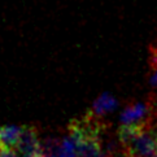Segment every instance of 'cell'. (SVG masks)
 <instances>
[{
	"mask_svg": "<svg viewBox=\"0 0 157 157\" xmlns=\"http://www.w3.org/2000/svg\"><path fill=\"white\" fill-rule=\"evenodd\" d=\"M103 132L104 125L91 113L83 118L73 120L69 125V136L75 142L78 157H106V151L101 144Z\"/></svg>",
	"mask_w": 157,
	"mask_h": 157,
	"instance_id": "6da1fadb",
	"label": "cell"
},
{
	"mask_svg": "<svg viewBox=\"0 0 157 157\" xmlns=\"http://www.w3.org/2000/svg\"><path fill=\"white\" fill-rule=\"evenodd\" d=\"M123 148L126 157H151L157 155V130L147 127L123 145Z\"/></svg>",
	"mask_w": 157,
	"mask_h": 157,
	"instance_id": "7a4b0ae2",
	"label": "cell"
},
{
	"mask_svg": "<svg viewBox=\"0 0 157 157\" xmlns=\"http://www.w3.org/2000/svg\"><path fill=\"white\" fill-rule=\"evenodd\" d=\"M149 114V108L147 104L143 103H135L128 105L127 108L121 113L120 122L121 125H127V123H138V122H145L144 120Z\"/></svg>",
	"mask_w": 157,
	"mask_h": 157,
	"instance_id": "277c9868",
	"label": "cell"
},
{
	"mask_svg": "<svg viewBox=\"0 0 157 157\" xmlns=\"http://www.w3.org/2000/svg\"><path fill=\"white\" fill-rule=\"evenodd\" d=\"M117 105H118V101H117L110 94L105 92V94H101L94 101L92 109L90 113L94 114L95 117H101L106 113H109V112L114 110L117 108Z\"/></svg>",
	"mask_w": 157,
	"mask_h": 157,
	"instance_id": "5b68a950",
	"label": "cell"
},
{
	"mask_svg": "<svg viewBox=\"0 0 157 157\" xmlns=\"http://www.w3.org/2000/svg\"><path fill=\"white\" fill-rule=\"evenodd\" d=\"M22 127L0 126V148H17Z\"/></svg>",
	"mask_w": 157,
	"mask_h": 157,
	"instance_id": "8992f818",
	"label": "cell"
},
{
	"mask_svg": "<svg viewBox=\"0 0 157 157\" xmlns=\"http://www.w3.org/2000/svg\"><path fill=\"white\" fill-rule=\"evenodd\" d=\"M151 157H157V155H155V156H151Z\"/></svg>",
	"mask_w": 157,
	"mask_h": 157,
	"instance_id": "30bf717a",
	"label": "cell"
},
{
	"mask_svg": "<svg viewBox=\"0 0 157 157\" xmlns=\"http://www.w3.org/2000/svg\"><path fill=\"white\" fill-rule=\"evenodd\" d=\"M18 152L22 156H34L44 153L43 144L39 140L38 130L33 126H24L22 127V134L20 138V142L17 148Z\"/></svg>",
	"mask_w": 157,
	"mask_h": 157,
	"instance_id": "3957f363",
	"label": "cell"
},
{
	"mask_svg": "<svg viewBox=\"0 0 157 157\" xmlns=\"http://www.w3.org/2000/svg\"><path fill=\"white\" fill-rule=\"evenodd\" d=\"M151 66H152V75L149 78V83L152 87H157V49L152 52V57H151Z\"/></svg>",
	"mask_w": 157,
	"mask_h": 157,
	"instance_id": "ba28073f",
	"label": "cell"
},
{
	"mask_svg": "<svg viewBox=\"0 0 157 157\" xmlns=\"http://www.w3.org/2000/svg\"><path fill=\"white\" fill-rule=\"evenodd\" d=\"M56 156L57 157H78L77 145H75L74 139L71 136L65 138L63 142L60 143V147H59V151H57V153H56Z\"/></svg>",
	"mask_w": 157,
	"mask_h": 157,
	"instance_id": "52a82bcc",
	"label": "cell"
},
{
	"mask_svg": "<svg viewBox=\"0 0 157 157\" xmlns=\"http://www.w3.org/2000/svg\"><path fill=\"white\" fill-rule=\"evenodd\" d=\"M18 153L14 148H0V157H18Z\"/></svg>",
	"mask_w": 157,
	"mask_h": 157,
	"instance_id": "9c48e42d",
	"label": "cell"
}]
</instances>
